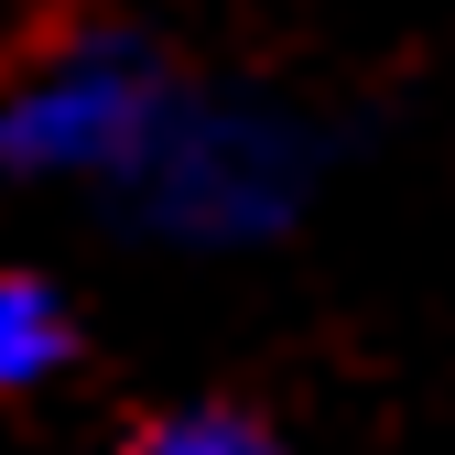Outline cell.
Masks as SVG:
<instances>
[{"label":"cell","instance_id":"6da1fadb","mask_svg":"<svg viewBox=\"0 0 455 455\" xmlns=\"http://www.w3.org/2000/svg\"><path fill=\"white\" fill-rule=\"evenodd\" d=\"M163 141V76L141 54L76 44L33 76H0V163L12 174H87V163H141Z\"/></svg>","mask_w":455,"mask_h":455},{"label":"cell","instance_id":"7a4b0ae2","mask_svg":"<svg viewBox=\"0 0 455 455\" xmlns=\"http://www.w3.org/2000/svg\"><path fill=\"white\" fill-rule=\"evenodd\" d=\"M76 358V315H66V293L54 282H33V271H0V402L12 390H33V379H54Z\"/></svg>","mask_w":455,"mask_h":455},{"label":"cell","instance_id":"3957f363","mask_svg":"<svg viewBox=\"0 0 455 455\" xmlns=\"http://www.w3.org/2000/svg\"><path fill=\"white\" fill-rule=\"evenodd\" d=\"M108 455H293L250 402H185V412H152V423H131Z\"/></svg>","mask_w":455,"mask_h":455}]
</instances>
